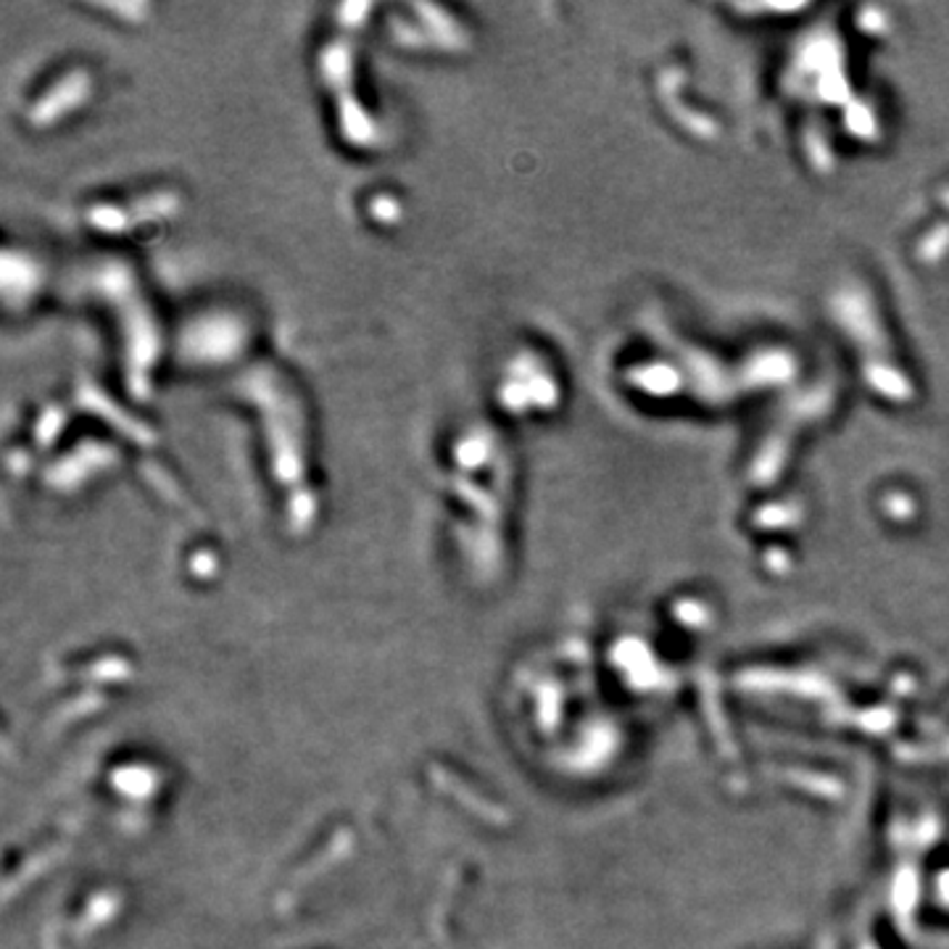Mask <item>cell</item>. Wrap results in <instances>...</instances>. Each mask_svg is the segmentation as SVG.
Segmentation results:
<instances>
[{
	"instance_id": "6da1fadb",
	"label": "cell",
	"mask_w": 949,
	"mask_h": 949,
	"mask_svg": "<svg viewBox=\"0 0 949 949\" xmlns=\"http://www.w3.org/2000/svg\"><path fill=\"white\" fill-rule=\"evenodd\" d=\"M232 396L249 406L262 438L266 473L293 512L314 502V443L309 406L299 383L272 362H256L235 377Z\"/></svg>"
},
{
	"instance_id": "7a4b0ae2",
	"label": "cell",
	"mask_w": 949,
	"mask_h": 949,
	"mask_svg": "<svg viewBox=\"0 0 949 949\" xmlns=\"http://www.w3.org/2000/svg\"><path fill=\"white\" fill-rule=\"evenodd\" d=\"M90 291L103 309L114 314L127 388L138 398L151 396L164 343L157 312L143 293L138 274L122 262H103L90 272Z\"/></svg>"
},
{
	"instance_id": "3957f363",
	"label": "cell",
	"mask_w": 949,
	"mask_h": 949,
	"mask_svg": "<svg viewBox=\"0 0 949 949\" xmlns=\"http://www.w3.org/2000/svg\"><path fill=\"white\" fill-rule=\"evenodd\" d=\"M316 77L335 117V132L349 151L370 153L383 145V122L362 95L359 48L351 32H335L316 53Z\"/></svg>"
},
{
	"instance_id": "277c9868",
	"label": "cell",
	"mask_w": 949,
	"mask_h": 949,
	"mask_svg": "<svg viewBox=\"0 0 949 949\" xmlns=\"http://www.w3.org/2000/svg\"><path fill=\"white\" fill-rule=\"evenodd\" d=\"M391 38L398 48L417 53L462 55L473 48V32L454 11L433 3H412L393 11Z\"/></svg>"
},
{
	"instance_id": "5b68a950",
	"label": "cell",
	"mask_w": 949,
	"mask_h": 949,
	"mask_svg": "<svg viewBox=\"0 0 949 949\" xmlns=\"http://www.w3.org/2000/svg\"><path fill=\"white\" fill-rule=\"evenodd\" d=\"M245 346V322L230 312L199 314L182 330V351L195 364H220ZM188 359V362H190Z\"/></svg>"
},
{
	"instance_id": "8992f818",
	"label": "cell",
	"mask_w": 949,
	"mask_h": 949,
	"mask_svg": "<svg viewBox=\"0 0 949 949\" xmlns=\"http://www.w3.org/2000/svg\"><path fill=\"white\" fill-rule=\"evenodd\" d=\"M93 90L95 82L88 69H69V72L55 77L46 93L34 98L30 114H27V122H30L34 130H51L53 124L67 122V119L80 114L84 105L90 103V98H93Z\"/></svg>"
},
{
	"instance_id": "52a82bcc",
	"label": "cell",
	"mask_w": 949,
	"mask_h": 949,
	"mask_svg": "<svg viewBox=\"0 0 949 949\" xmlns=\"http://www.w3.org/2000/svg\"><path fill=\"white\" fill-rule=\"evenodd\" d=\"M174 211L172 195H148L130 203H98L90 209V228L101 230L103 235H130L140 224H151L153 220L169 216Z\"/></svg>"
}]
</instances>
